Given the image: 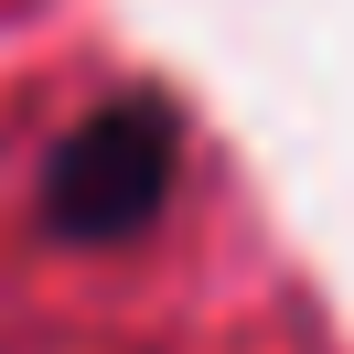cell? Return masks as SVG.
I'll use <instances>...</instances> for the list:
<instances>
[{
    "label": "cell",
    "instance_id": "obj_1",
    "mask_svg": "<svg viewBox=\"0 0 354 354\" xmlns=\"http://www.w3.org/2000/svg\"><path fill=\"white\" fill-rule=\"evenodd\" d=\"M183 172V108L161 86H129L108 108H86L44 161V236L65 247H129L151 236V215L172 204Z\"/></svg>",
    "mask_w": 354,
    "mask_h": 354
}]
</instances>
